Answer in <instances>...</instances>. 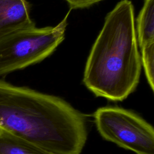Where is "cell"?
<instances>
[{
    "label": "cell",
    "instance_id": "3",
    "mask_svg": "<svg viewBox=\"0 0 154 154\" xmlns=\"http://www.w3.org/2000/svg\"><path fill=\"white\" fill-rule=\"evenodd\" d=\"M69 11L55 26L35 25L14 31L0 40V78L39 63L64 40Z\"/></svg>",
    "mask_w": 154,
    "mask_h": 154
},
{
    "label": "cell",
    "instance_id": "9",
    "mask_svg": "<svg viewBox=\"0 0 154 154\" xmlns=\"http://www.w3.org/2000/svg\"><path fill=\"white\" fill-rule=\"evenodd\" d=\"M69 4L70 8H84L88 7L102 0H66Z\"/></svg>",
    "mask_w": 154,
    "mask_h": 154
},
{
    "label": "cell",
    "instance_id": "5",
    "mask_svg": "<svg viewBox=\"0 0 154 154\" xmlns=\"http://www.w3.org/2000/svg\"><path fill=\"white\" fill-rule=\"evenodd\" d=\"M35 25L26 0H0V40L17 30Z\"/></svg>",
    "mask_w": 154,
    "mask_h": 154
},
{
    "label": "cell",
    "instance_id": "2",
    "mask_svg": "<svg viewBox=\"0 0 154 154\" xmlns=\"http://www.w3.org/2000/svg\"><path fill=\"white\" fill-rule=\"evenodd\" d=\"M141 70L134 6L122 0L105 18L88 57L83 82L97 97L122 101L136 89Z\"/></svg>",
    "mask_w": 154,
    "mask_h": 154
},
{
    "label": "cell",
    "instance_id": "7",
    "mask_svg": "<svg viewBox=\"0 0 154 154\" xmlns=\"http://www.w3.org/2000/svg\"><path fill=\"white\" fill-rule=\"evenodd\" d=\"M0 154H51L0 128Z\"/></svg>",
    "mask_w": 154,
    "mask_h": 154
},
{
    "label": "cell",
    "instance_id": "1",
    "mask_svg": "<svg viewBox=\"0 0 154 154\" xmlns=\"http://www.w3.org/2000/svg\"><path fill=\"white\" fill-rule=\"evenodd\" d=\"M0 128L51 154H81L84 116L64 99L0 79Z\"/></svg>",
    "mask_w": 154,
    "mask_h": 154
},
{
    "label": "cell",
    "instance_id": "4",
    "mask_svg": "<svg viewBox=\"0 0 154 154\" xmlns=\"http://www.w3.org/2000/svg\"><path fill=\"white\" fill-rule=\"evenodd\" d=\"M94 122L100 135L136 154H154V129L135 113L117 106L97 109Z\"/></svg>",
    "mask_w": 154,
    "mask_h": 154
},
{
    "label": "cell",
    "instance_id": "8",
    "mask_svg": "<svg viewBox=\"0 0 154 154\" xmlns=\"http://www.w3.org/2000/svg\"><path fill=\"white\" fill-rule=\"evenodd\" d=\"M141 61L144 69L147 82L152 91L154 90V43L140 48Z\"/></svg>",
    "mask_w": 154,
    "mask_h": 154
},
{
    "label": "cell",
    "instance_id": "6",
    "mask_svg": "<svg viewBox=\"0 0 154 154\" xmlns=\"http://www.w3.org/2000/svg\"><path fill=\"white\" fill-rule=\"evenodd\" d=\"M136 34L140 48L154 43V0H144L137 19Z\"/></svg>",
    "mask_w": 154,
    "mask_h": 154
}]
</instances>
